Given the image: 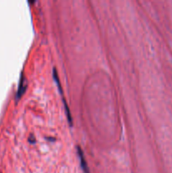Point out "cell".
I'll list each match as a JSON object with an SVG mask.
<instances>
[{
	"label": "cell",
	"mask_w": 172,
	"mask_h": 173,
	"mask_svg": "<svg viewBox=\"0 0 172 173\" xmlns=\"http://www.w3.org/2000/svg\"><path fill=\"white\" fill-rule=\"evenodd\" d=\"M78 155H79V160H80V164H81V167L84 172L85 173H90V169H89V166H88L87 162H86V160H85V156H84V153L82 151V149L80 147H78Z\"/></svg>",
	"instance_id": "cell-1"
},
{
	"label": "cell",
	"mask_w": 172,
	"mask_h": 173,
	"mask_svg": "<svg viewBox=\"0 0 172 173\" xmlns=\"http://www.w3.org/2000/svg\"><path fill=\"white\" fill-rule=\"evenodd\" d=\"M25 89H26V79L23 75V73L21 74V77H20V85H19V89L18 91H17V98H20L21 96L22 95L24 94V92L25 91Z\"/></svg>",
	"instance_id": "cell-2"
}]
</instances>
